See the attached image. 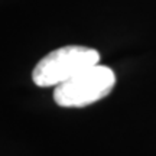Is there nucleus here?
Segmentation results:
<instances>
[{
  "instance_id": "nucleus-1",
  "label": "nucleus",
  "mask_w": 156,
  "mask_h": 156,
  "mask_svg": "<svg viewBox=\"0 0 156 156\" xmlns=\"http://www.w3.org/2000/svg\"><path fill=\"white\" fill-rule=\"evenodd\" d=\"M100 54L93 48L68 45L49 52L36 64L32 80L38 87H56L84 69L97 65Z\"/></svg>"
},
{
  "instance_id": "nucleus-2",
  "label": "nucleus",
  "mask_w": 156,
  "mask_h": 156,
  "mask_svg": "<svg viewBox=\"0 0 156 156\" xmlns=\"http://www.w3.org/2000/svg\"><path fill=\"white\" fill-rule=\"evenodd\" d=\"M114 85L112 68L97 64L56 85L54 100L59 107H85L107 97Z\"/></svg>"
}]
</instances>
